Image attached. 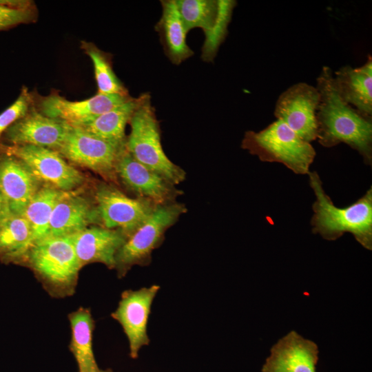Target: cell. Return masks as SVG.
Wrapping results in <instances>:
<instances>
[{"label": "cell", "mask_w": 372, "mask_h": 372, "mask_svg": "<svg viewBox=\"0 0 372 372\" xmlns=\"http://www.w3.org/2000/svg\"><path fill=\"white\" fill-rule=\"evenodd\" d=\"M316 83L320 93L316 113L318 143L324 147L345 143L356 150L365 163L371 165L372 118L362 116L341 99L330 68H322Z\"/></svg>", "instance_id": "6da1fadb"}, {"label": "cell", "mask_w": 372, "mask_h": 372, "mask_svg": "<svg viewBox=\"0 0 372 372\" xmlns=\"http://www.w3.org/2000/svg\"><path fill=\"white\" fill-rule=\"evenodd\" d=\"M316 196L312 205V231L327 240H335L344 233L353 234L364 248L372 249V188L357 201L345 207L334 205L326 194L316 172L308 174Z\"/></svg>", "instance_id": "7a4b0ae2"}, {"label": "cell", "mask_w": 372, "mask_h": 372, "mask_svg": "<svg viewBox=\"0 0 372 372\" xmlns=\"http://www.w3.org/2000/svg\"><path fill=\"white\" fill-rule=\"evenodd\" d=\"M129 123L131 131L125 143L129 153L174 185L185 180V172L170 161L163 149L159 122L149 93H145Z\"/></svg>", "instance_id": "3957f363"}, {"label": "cell", "mask_w": 372, "mask_h": 372, "mask_svg": "<svg viewBox=\"0 0 372 372\" xmlns=\"http://www.w3.org/2000/svg\"><path fill=\"white\" fill-rule=\"evenodd\" d=\"M241 147L264 162L283 164L296 174H308L316 150L286 124L276 120L265 129L245 133Z\"/></svg>", "instance_id": "277c9868"}, {"label": "cell", "mask_w": 372, "mask_h": 372, "mask_svg": "<svg viewBox=\"0 0 372 372\" xmlns=\"http://www.w3.org/2000/svg\"><path fill=\"white\" fill-rule=\"evenodd\" d=\"M25 257L52 295L65 296L74 291L81 267L71 236L41 239L32 244Z\"/></svg>", "instance_id": "5b68a950"}, {"label": "cell", "mask_w": 372, "mask_h": 372, "mask_svg": "<svg viewBox=\"0 0 372 372\" xmlns=\"http://www.w3.org/2000/svg\"><path fill=\"white\" fill-rule=\"evenodd\" d=\"M186 206L177 201L158 205L149 218L128 236L116 253L115 267L119 277L134 265H147L152 253L164 240L166 231L186 213Z\"/></svg>", "instance_id": "8992f818"}, {"label": "cell", "mask_w": 372, "mask_h": 372, "mask_svg": "<svg viewBox=\"0 0 372 372\" xmlns=\"http://www.w3.org/2000/svg\"><path fill=\"white\" fill-rule=\"evenodd\" d=\"M186 32L198 28L203 30L205 41L201 59L213 62L224 42L233 10L234 0H176Z\"/></svg>", "instance_id": "52a82bcc"}, {"label": "cell", "mask_w": 372, "mask_h": 372, "mask_svg": "<svg viewBox=\"0 0 372 372\" xmlns=\"http://www.w3.org/2000/svg\"><path fill=\"white\" fill-rule=\"evenodd\" d=\"M102 227L123 231L127 238L143 224L158 205L143 198H131L117 187L100 185L94 195Z\"/></svg>", "instance_id": "ba28073f"}, {"label": "cell", "mask_w": 372, "mask_h": 372, "mask_svg": "<svg viewBox=\"0 0 372 372\" xmlns=\"http://www.w3.org/2000/svg\"><path fill=\"white\" fill-rule=\"evenodd\" d=\"M37 179L46 186L61 191H74L82 185V174L68 164L56 150L43 147L22 145L10 149Z\"/></svg>", "instance_id": "9c48e42d"}, {"label": "cell", "mask_w": 372, "mask_h": 372, "mask_svg": "<svg viewBox=\"0 0 372 372\" xmlns=\"http://www.w3.org/2000/svg\"><path fill=\"white\" fill-rule=\"evenodd\" d=\"M319 103L320 93L316 87L300 82L278 96L274 116L302 140L311 143L317 140L316 113Z\"/></svg>", "instance_id": "30bf717a"}, {"label": "cell", "mask_w": 372, "mask_h": 372, "mask_svg": "<svg viewBox=\"0 0 372 372\" xmlns=\"http://www.w3.org/2000/svg\"><path fill=\"white\" fill-rule=\"evenodd\" d=\"M124 147L116 146L69 124L65 141L58 151L72 162L116 183L115 164Z\"/></svg>", "instance_id": "8fae6325"}, {"label": "cell", "mask_w": 372, "mask_h": 372, "mask_svg": "<svg viewBox=\"0 0 372 372\" xmlns=\"http://www.w3.org/2000/svg\"><path fill=\"white\" fill-rule=\"evenodd\" d=\"M115 171L117 178L136 198L152 200L157 205L176 201L183 192L164 177L137 161L125 146L118 155Z\"/></svg>", "instance_id": "7c38bea8"}, {"label": "cell", "mask_w": 372, "mask_h": 372, "mask_svg": "<svg viewBox=\"0 0 372 372\" xmlns=\"http://www.w3.org/2000/svg\"><path fill=\"white\" fill-rule=\"evenodd\" d=\"M158 285L123 292L121 300L112 317L122 326L130 344L131 358H136L139 349L149 344L147 324L152 301L158 291Z\"/></svg>", "instance_id": "4fadbf2b"}, {"label": "cell", "mask_w": 372, "mask_h": 372, "mask_svg": "<svg viewBox=\"0 0 372 372\" xmlns=\"http://www.w3.org/2000/svg\"><path fill=\"white\" fill-rule=\"evenodd\" d=\"M318 354L314 342L291 331L273 345L262 372H316Z\"/></svg>", "instance_id": "5bb4252c"}, {"label": "cell", "mask_w": 372, "mask_h": 372, "mask_svg": "<svg viewBox=\"0 0 372 372\" xmlns=\"http://www.w3.org/2000/svg\"><path fill=\"white\" fill-rule=\"evenodd\" d=\"M130 95L97 94L80 101H68L59 95H51L41 102L43 114L77 125L90 121L127 101Z\"/></svg>", "instance_id": "9a60e30c"}, {"label": "cell", "mask_w": 372, "mask_h": 372, "mask_svg": "<svg viewBox=\"0 0 372 372\" xmlns=\"http://www.w3.org/2000/svg\"><path fill=\"white\" fill-rule=\"evenodd\" d=\"M68 128L67 122L33 110L10 127L8 136L19 145H30L58 151L65 141Z\"/></svg>", "instance_id": "2e32d148"}, {"label": "cell", "mask_w": 372, "mask_h": 372, "mask_svg": "<svg viewBox=\"0 0 372 372\" xmlns=\"http://www.w3.org/2000/svg\"><path fill=\"white\" fill-rule=\"evenodd\" d=\"M81 267L90 262H101L115 267L117 251L127 239L118 229L102 226L87 227L71 236Z\"/></svg>", "instance_id": "e0dca14e"}, {"label": "cell", "mask_w": 372, "mask_h": 372, "mask_svg": "<svg viewBox=\"0 0 372 372\" xmlns=\"http://www.w3.org/2000/svg\"><path fill=\"white\" fill-rule=\"evenodd\" d=\"M94 223H100L96 206L76 190L67 192L52 210L48 236H72Z\"/></svg>", "instance_id": "ac0fdd59"}, {"label": "cell", "mask_w": 372, "mask_h": 372, "mask_svg": "<svg viewBox=\"0 0 372 372\" xmlns=\"http://www.w3.org/2000/svg\"><path fill=\"white\" fill-rule=\"evenodd\" d=\"M341 99L362 116L372 118V58L358 68L345 65L333 74Z\"/></svg>", "instance_id": "d6986e66"}, {"label": "cell", "mask_w": 372, "mask_h": 372, "mask_svg": "<svg viewBox=\"0 0 372 372\" xmlns=\"http://www.w3.org/2000/svg\"><path fill=\"white\" fill-rule=\"evenodd\" d=\"M38 181L19 159L0 161V191L11 214L21 215L39 190Z\"/></svg>", "instance_id": "ffe728a7"}, {"label": "cell", "mask_w": 372, "mask_h": 372, "mask_svg": "<svg viewBox=\"0 0 372 372\" xmlns=\"http://www.w3.org/2000/svg\"><path fill=\"white\" fill-rule=\"evenodd\" d=\"M162 14L155 25L164 53L172 63L180 65L194 55L187 43V32L176 0L161 1Z\"/></svg>", "instance_id": "44dd1931"}, {"label": "cell", "mask_w": 372, "mask_h": 372, "mask_svg": "<svg viewBox=\"0 0 372 372\" xmlns=\"http://www.w3.org/2000/svg\"><path fill=\"white\" fill-rule=\"evenodd\" d=\"M145 93L138 98H131L127 101L96 118L77 125L87 133L112 143L124 147L126 143L125 127L134 112L142 102Z\"/></svg>", "instance_id": "7402d4cb"}, {"label": "cell", "mask_w": 372, "mask_h": 372, "mask_svg": "<svg viewBox=\"0 0 372 372\" xmlns=\"http://www.w3.org/2000/svg\"><path fill=\"white\" fill-rule=\"evenodd\" d=\"M72 329L70 349L79 372H99L92 349L94 320L88 309L81 307L68 316Z\"/></svg>", "instance_id": "603a6c76"}, {"label": "cell", "mask_w": 372, "mask_h": 372, "mask_svg": "<svg viewBox=\"0 0 372 372\" xmlns=\"http://www.w3.org/2000/svg\"><path fill=\"white\" fill-rule=\"evenodd\" d=\"M32 245V229L23 216L10 213L0 220V259L2 261H18L23 258Z\"/></svg>", "instance_id": "cb8c5ba5"}, {"label": "cell", "mask_w": 372, "mask_h": 372, "mask_svg": "<svg viewBox=\"0 0 372 372\" xmlns=\"http://www.w3.org/2000/svg\"><path fill=\"white\" fill-rule=\"evenodd\" d=\"M67 193L45 186L37 192L21 216L29 222L32 232V244L48 236L49 223L56 203Z\"/></svg>", "instance_id": "d4e9b609"}, {"label": "cell", "mask_w": 372, "mask_h": 372, "mask_svg": "<svg viewBox=\"0 0 372 372\" xmlns=\"http://www.w3.org/2000/svg\"><path fill=\"white\" fill-rule=\"evenodd\" d=\"M82 48L93 63L98 94L129 95L112 69L109 54L92 43L83 42Z\"/></svg>", "instance_id": "484cf974"}, {"label": "cell", "mask_w": 372, "mask_h": 372, "mask_svg": "<svg viewBox=\"0 0 372 372\" xmlns=\"http://www.w3.org/2000/svg\"><path fill=\"white\" fill-rule=\"evenodd\" d=\"M30 104V95L23 90L14 103L0 114V134L28 112Z\"/></svg>", "instance_id": "4316f807"}, {"label": "cell", "mask_w": 372, "mask_h": 372, "mask_svg": "<svg viewBox=\"0 0 372 372\" xmlns=\"http://www.w3.org/2000/svg\"><path fill=\"white\" fill-rule=\"evenodd\" d=\"M34 16L30 7L8 6L0 3V30L30 21Z\"/></svg>", "instance_id": "83f0119b"}, {"label": "cell", "mask_w": 372, "mask_h": 372, "mask_svg": "<svg viewBox=\"0 0 372 372\" xmlns=\"http://www.w3.org/2000/svg\"><path fill=\"white\" fill-rule=\"evenodd\" d=\"M10 212L8 208L6 200L0 191V220L6 216Z\"/></svg>", "instance_id": "f1b7e54d"}, {"label": "cell", "mask_w": 372, "mask_h": 372, "mask_svg": "<svg viewBox=\"0 0 372 372\" xmlns=\"http://www.w3.org/2000/svg\"><path fill=\"white\" fill-rule=\"evenodd\" d=\"M99 372H113L111 370L100 371Z\"/></svg>", "instance_id": "f546056e"}]
</instances>
